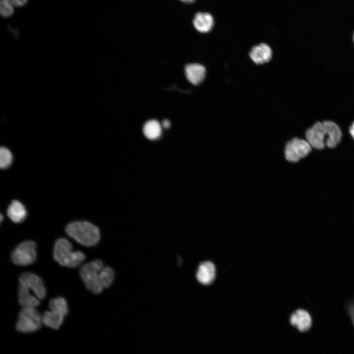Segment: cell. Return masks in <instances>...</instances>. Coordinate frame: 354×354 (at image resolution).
<instances>
[{"label": "cell", "instance_id": "cell-1", "mask_svg": "<svg viewBox=\"0 0 354 354\" xmlns=\"http://www.w3.org/2000/svg\"><path fill=\"white\" fill-rule=\"evenodd\" d=\"M305 137L311 147L316 149H321L325 146L334 148L341 141L342 132L333 121L317 122L306 131Z\"/></svg>", "mask_w": 354, "mask_h": 354}, {"label": "cell", "instance_id": "cell-2", "mask_svg": "<svg viewBox=\"0 0 354 354\" xmlns=\"http://www.w3.org/2000/svg\"><path fill=\"white\" fill-rule=\"evenodd\" d=\"M18 301L23 305H30L37 298L41 300L46 295V290L42 279L37 275L25 272L19 279Z\"/></svg>", "mask_w": 354, "mask_h": 354}, {"label": "cell", "instance_id": "cell-3", "mask_svg": "<svg viewBox=\"0 0 354 354\" xmlns=\"http://www.w3.org/2000/svg\"><path fill=\"white\" fill-rule=\"evenodd\" d=\"M65 232L70 237L85 246H93L100 239L98 227L86 221L69 223L65 228Z\"/></svg>", "mask_w": 354, "mask_h": 354}, {"label": "cell", "instance_id": "cell-4", "mask_svg": "<svg viewBox=\"0 0 354 354\" xmlns=\"http://www.w3.org/2000/svg\"><path fill=\"white\" fill-rule=\"evenodd\" d=\"M53 257L61 266L70 268L78 266L85 259V254L81 251H73L71 243L64 238L55 242Z\"/></svg>", "mask_w": 354, "mask_h": 354}, {"label": "cell", "instance_id": "cell-5", "mask_svg": "<svg viewBox=\"0 0 354 354\" xmlns=\"http://www.w3.org/2000/svg\"><path fill=\"white\" fill-rule=\"evenodd\" d=\"M104 267L101 260H95L84 264L79 269L80 275L86 288L93 294H100L104 289L100 275Z\"/></svg>", "mask_w": 354, "mask_h": 354}, {"label": "cell", "instance_id": "cell-6", "mask_svg": "<svg viewBox=\"0 0 354 354\" xmlns=\"http://www.w3.org/2000/svg\"><path fill=\"white\" fill-rule=\"evenodd\" d=\"M49 307L50 310L45 311L42 316V323L52 329H58L68 312L66 300L61 296L52 298L49 301Z\"/></svg>", "mask_w": 354, "mask_h": 354}, {"label": "cell", "instance_id": "cell-7", "mask_svg": "<svg viewBox=\"0 0 354 354\" xmlns=\"http://www.w3.org/2000/svg\"><path fill=\"white\" fill-rule=\"evenodd\" d=\"M42 323V316L33 307H23L19 312L16 329L23 333L38 330Z\"/></svg>", "mask_w": 354, "mask_h": 354}, {"label": "cell", "instance_id": "cell-8", "mask_svg": "<svg viewBox=\"0 0 354 354\" xmlns=\"http://www.w3.org/2000/svg\"><path fill=\"white\" fill-rule=\"evenodd\" d=\"M36 244L26 240L19 244L11 253L12 262L17 266H26L33 264L37 257Z\"/></svg>", "mask_w": 354, "mask_h": 354}, {"label": "cell", "instance_id": "cell-9", "mask_svg": "<svg viewBox=\"0 0 354 354\" xmlns=\"http://www.w3.org/2000/svg\"><path fill=\"white\" fill-rule=\"evenodd\" d=\"M311 150V146L307 140L295 138L287 143L285 157L289 161L296 162L308 155Z\"/></svg>", "mask_w": 354, "mask_h": 354}, {"label": "cell", "instance_id": "cell-10", "mask_svg": "<svg viewBox=\"0 0 354 354\" xmlns=\"http://www.w3.org/2000/svg\"><path fill=\"white\" fill-rule=\"evenodd\" d=\"M291 324L301 332L310 329L312 325V319L310 314L304 309L295 311L290 318Z\"/></svg>", "mask_w": 354, "mask_h": 354}, {"label": "cell", "instance_id": "cell-11", "mask_svg": "<svg viewBox=\"0 0 354 354\" xmlns=\"http://www.w3.org/2000/svg\"><path fill=\"white\" fill-rule=\"evenodd\" d=\"M196 277L203 285L212 283L215 277V267L213 264L209 261L201 263L197 269Z\"/></svg>", "mask_w": 354, "mask_h": 354}, {"label": "cell", "instance_id": "cell-12", "mask_svg": "<svg viewBox=\"0 0 354 354\" xmlns=\"http://www.w3.org/2000/svg\"><path fill=\"white\" fill-rule=\"evenodd\" d=\"M249 56L256 64H263L271 59L272 51L268 45L262 43L253 47L250 52Z\"/></svg>", "mask_w": 354, "mask_h": 354}, {"label": "cell", "instance_id": "cell-13", "mask_svg": "<svg viewBox=\"0 0 354 354\" xmlns=\"http://www.w3.org/2000/svg\"><path fill=\"white\" fill-rule=\"evenodd\" d=\"M193 24L195 29L201 33H207L210 31L214 25L212 16L207 12L197 13L193 19Z\"/></svg>", "mask_w": 354, "mask_h": 354}, {"label": "cell", "instance_id": "cell-14", "mask_svg": "<svg viewBox=\"0 0 354 354\" xmlns=\"http://www.w3.org/2000/svg\"><path fill=\"white\" fill-rule=\"evenodd\" d=\"M187 80L194 85H198L204 80L206 75L205 67L199 63L188 64L185 68Z\"/></svg>", "mask_w": 354, "mask_h": 354}, {"label": "cell", "instance_id": "cell-15", "mask_svg": "<svg viewBox=\"0 0 354 354\" xmlns=\"http://www.w3.org/2000/svg\"><path fill=\"white\" fill-rule=\"evenodd\" d=\"M7 214L9 218L15 223L23 221L27 215L24 206L17 200L13 201L9 205Z\"/></svg>", "mask_w": 354, "mask_h": 354}, {"label": "cell", "instance_id": "cell-16", "mask_svg": "<svg viewBox=\"0 0 354 354\" xmlns=\"http://www.w3.org/2000/svg\"><path fill=\"white\" fill-rule=\"evenodd\" d=\"M143 133L148 139L155 140L161 135V125L157 120H149L145 124L143 127Z\"/></svg>", "mask_w": 354, "mask_h": 354}, {"label": "cell", "instance_id": "cell-17", "mask_svg": "<svg viewBox=\"0 0 354 354\" xmlns=\"http://www.w3.org/2000/svg\"><path fill=\"white\" fill-rule=\"evenodd\" d=\"M101 281L103 288H109L113 283L115 273L113 269L110 267H104L100 272Z\"/></svg>", "mask_w": 354, "mask_h": 354}, {"label": "cell", "instance_id": "cell-18", "mask_svg": "<svg viewBox=\"0 0 354 354\" xmlns=\"http://www.w3.org/2000/svg\"><path fill=\"white\" fill-rule=\"evenodd\" d=\"M12 162V155L10 151L5 147L0 149V167L6 169L10 166Z\"/></svg>", "mask_w": 354, "mask_h": 354}, {"label": "cell", "instance_id": "cell-19", "mask_svg": "<svg viewBox=\"0 0 354 354\" xmlns=\"http://www.w3.org/2000/svg\"><path fill=\"white\" fill-rule=\"evenodd\" d=\"M14 6L5 0H0V14L4 18L11 17L14 13Z\"/></svg>", "mask_w": 354, "mask_h": 354}, {"label": "cell", "instance_id": "cell-20", "mask_svg": "<svg viewBox=\"0 0 354 354\" xmlns=\"http://www.w3.org/2000/svg\"><path fill=\"white\" fill-rule=\"evenodd\" d=\"M11 3L14 7H21L25 5L28 0H5Z\"/></svg>", "mask_w": 354, "mask_h": 354}, {"label": "cell", "instance_id": "cell-21", "mask_svg": "<svg viewBox=\"0 0 354 354\" xmlns=\"http://www.w3.org/2000/svg\"><path fill=\"white\" fill-rule=\"evenodd\" d=\"M349 312L352 319V323L354 325V303L350 305L349 307Z\"/></svg>", "mask_w": 354, "mask_h": 354}, {"label": "cell", "instance_id": "cell-22", "mask_svg": "<svg viewBox=\"0 0 354 354\" xmlns=\"http://www.w3.org/2000/svg\"><path fill=\"white\" fill-rule=\"evenodd\" d=\"M162 125L165 128H169L171 126V123L168 120L164 119L162 122Z\"/></svg>", "mask_w": 354, "mask_h": 354}, {"label": "cell", "instance_id": "cell-23", "mask_svg": "<svg viewBox=\"0 0 354 354\" xmlns=\"http://www.w3.org/2000/svg\"><path fill=\"white\" fill-rule=\"evenodd\" d=\"M349 131L351 136L354 140V122L350 126Z\"/></svg>", "mask_w": 354, "mask_h": 354}, {"label": "cell", "instance_id": "cell-24", "mask_svg": "<svg viewBox=\"0 0 354 354\" xmlns=\"http://www.w3.org/2000/svg\"><path fill=\"white\" fill-rule=\"evenodd\" d=\"M181 2L185 4H190L194 2L196 0H179Z\"/></svg>", "mask_w": 354, "mask_h": 354}, {"label": "cell", "instance_id": "cell-25", "mask_svg": "<svg viewBox=\"0 0 354 354\" xmlns=\"http://www.w3.org/2000/svg\"><path fill=\"white\" fill-rule=\"evenodd\" d=\"M2 218H3V217H2V215H0V221H1L2 220Z\"/></svg>", "mask_w": 354, "mask_h": 354}, {"label": "cell", "instance_id": "cell-26", "mask_svg": "<svg viewBox=\"0 0 354 354\" xmlns=\"http://www.w3.org/2000/svg\"><path fill=\"white\" fill-rule=\"evenodd\" d=\"M353 40H354V35H353Z\"/></svg>", "mask_w": 354, "mask_h": 354}]
</instances>
